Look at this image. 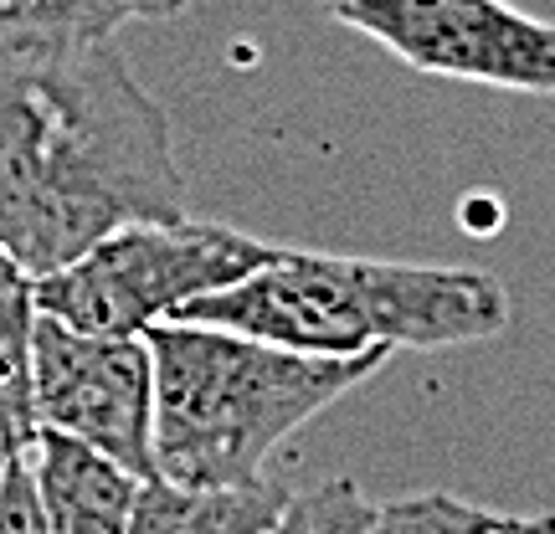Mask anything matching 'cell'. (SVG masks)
Here are the masks:
<instances>
[{
  "mask_svg": "<svg viewBox=\"0 0 555 534\" xmlns=\"http://www.w3.org/2000/svg\"><path fill=\"white\" fill-rule=\"evenodd\" d=\"M185 217L170 123L119 41L0 47V247L57 273L134 221Z\"/></svg>",
  "mask_w": 555,
  "mask_h": 534,
  "instance_id": "obj_1",
  "label": "cell"
},
{
  "mask_svg": "<svg viewBox=\"0 0 555 534\" xmlns=\"http://www.w3.org/2000/svg\"><path fill=\"white\" fill-rule=\"evenodd\" d=\"M170 318L217 324L309 355L365 350H457L509 329V294L478 268L339 258L278 247V258L232 288L180 303Z\"/></svg>",
  "mask_w": 555,
  "mask_h": 534,
  "instance_id": "obj_2",
  "label": "cell"
},
{
  "mask_svg": "<svg viewBox=\"0 0 555 534\" xmlns=\"http://www.w3.org/2000/svg\"><path fill=\"white\" fill-rule=\"evenodd\" d=\"M155 360V473L176 483H262L268 457L376 376L391 350L309 355L273 339L159 318L144 329Z\"/></svg>",
  "mask_w": 555,
  "mask_h": 534,
  "instance_id": "obj_3",
  "label": "cell"
},
{
  "mask_svg": "<svg viewBox=\"0 0 555 534\" xmlns=\"http://www.w3.org/2000/svg\"><path fill=\"white\" fill-rule=\"evenodd\" d=\"M278 258V242L221 221H134L37 277V314L88 335H144L180 303L232 288Z\"/></svg>",
  "mask_w": 555,
  "mask_h": 534,
  "instance_id": "obj_4",
  "label": "cell"
},
{
  "mask_svg": "<svg viewBox=\"0 0 555 534\" xmlns=\"http://www.w3.org/2000/svg\"><path fill=\"white\" fill-rule=\"evenodd\" d=\"M427 78L555 99V26L509 0H319Z\"/></svg>",
  "mask_w": 555,
  "mask_h": 534,
  "instance_id": "obj_5",
  "label": "cell"
},
{
  "mask_svg": "<svg viewBox=\"0 0 555 534\" xmlns=\"http://www.w3.org/2000/svg\"><path fill=\"white\" fill-rule=\"evenodd\" d=\"M31 391L41 427L78 437L139 478L155 473V360L144 335H88L37 314Z\"/></svg>",
  "mask_w": 555,
  "mask_h": 534,
  "instance_id": "obj_6",
  "label": "cell"
},
{
  "mask_svg": "<svg viewBox=\"0 0 555 534\" xmlns=\"http://www.w3.org/2000/svg\"><path fill=\"white\" fill-rule=\"evenodd\" d=\"M31 468H37L47 534H129L139 473H129L124 463L78 437L41 427Z\"/></svg>",
  "mask_w": 555,
  "mask_h": 534,
  "instance_id": "obj_7",
  "label": "cell"
},
{
  "mask_svg": "<svg viewBox=\"0 0 555 534\" xmlns=\"http://www.w3.org/2000/svg\"><path fill=\"white\" fill-rule=\"evenodd\" d=\"M288 489L262 483H176V478H139L129 534H262L283 515Z\"/></svg>",
  "mask_w": 555,
  "mask_h": 534,
  "instance_id": "obj_8",
  "label": "cell"
},
{
  "mask_svg": "<svg viewBox=\"0 0 555 534\" xmlns=\"http://www.w3.org/2000/svg\"><path fill=\"white\" fill-rule=\"evenodd\" d=\"M124 21H134L124 0H0V47L119 37Z\"/></svg>",
  "mask_w": 555,
  "mask_h": 534,
  "instance_id": "obj_9",
  "label": "cell"
},
{
  "mask_svg": "<svg viewBox=\"0 0 555 534\" xmlns=\"http://www.w3.org/2000/svg\"><path fill=\"white\" fill-rule=\"evenodd\" d=\"M371 515H376V504L365 498L356 478H335L314 494H294L262 534H360Z\"/></svg>",
  "mask_w": 555,
  "mask_h": 534,
  "instance_id": "obj_10",
  "label": "cell"
},
{
  "mask_svg": "<svg viewBox=\"0 0 555 534\" xmlns=\"http://www.w3.org/2000/svg\"><path fill=\"white\" fill-rule=\"evenodd\" d=\"M494 519V509H478L457 494H412L397 504H376L360 534H483Z\"/></svg>",
  "mask_w": 555,
  "mask_h": 534,
  "instance_id": "obj_11",
  "label": "cell"
},
{
  "mask_svg": "<svg viewBox=\"0 0 555 534\" xmlns=\"http://www.w3.org/2000/svg\"><path fill=\"white\" fill-rule=\"evenodd\" d=\"M31 329H37V277L0 247V376L31 370Z\"/></svg>",
  "mask_w": 555,
  "mask_h": 534,
  "instance_id": "obj_12",
  "label": "cell"
},
{
  "mask_svg": "<svg viewBox=\"0 0 555 534\" xmlns=\"http://www.w3.org/2000/svg\"><path fill=\"white\" fill-rule=\"evenodd\" d=\"M37 437H41V412H37V391H31V370L0 376V473L16 457L37 453Z\"/></svg>",
  "mask_w": 555,
  "mask_h": 534,
  "instance_id": "obj_13",
  "label": "cell"
},
{
  "mask_svg": "<svg viewBox=\"0 0 555 534\" xmlns=\"http://www.w3.org/2000/svg\"><path fill=\"white\" fill-rule=\"evenodd\" d=\"M0 534H47L31 453L16 457V463L0 473Z\"/></svg>",
  "mask_w": 555,
  "mask_h": 534,
  "instance_id": "obj_14",
  "label": "cell"
},
{
  "mask_svg": "<svg viewBox=\"0 0 555 534\" xmlns=\"http://www.w3.org/2000/svg\"><path fill=\"white\" fill-rule=\"evenodd\" d=\"M483 534H555V515H499Z\"/></svg>",
  "mask_w": 555,
  "mask_h": 534,
  "instance_id": "obj_15",
  "label": "cell"
},
{
  "mask_svg": "<svg viewBox=\"0 0 555 534\" xmlns=\"http://www.w3.org/2000/svg\"><path fill=\"white\" fill-rule=\"evenodd\" d=\"M124 5H129L134 21H165V16H180L191 0H124Z\"/></svg>",
  "mask_w": 555,
  "mask_h": 534,
  "instance_id": "obj_16",
  "label": "cell"
}]
</instances>
